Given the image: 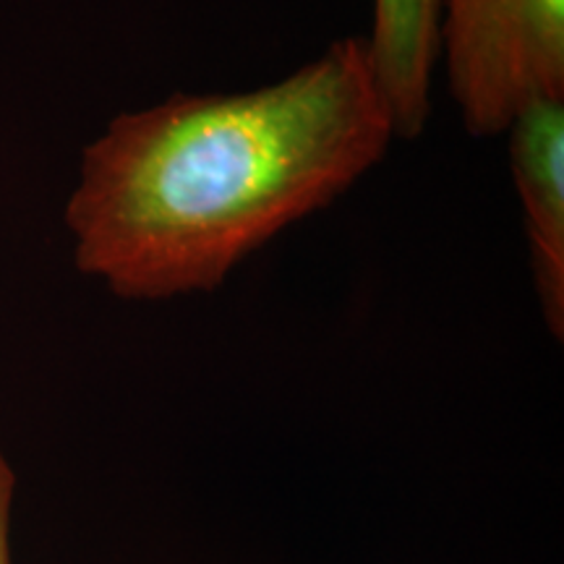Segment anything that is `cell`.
<instances>
[{
	"instance_id": "obj_1",
	"label": "cell",
	"mask_w": 564,
	"mask_h": 564,
	"mask_svg": "<svg viewBox=\"0 0 564 564\" xmlns=\"http://www.w3.org/2000/svg\"><path fill=\"white\" fill-rule=\"evenodd\" d=\"M394 139L364 37L333 42L267 87L121 112L84 150L68 196L74 262L126 301L217 291L348 194Z\"/></svg>"
},
{
	"instance_id": "obj_2",
	"label": "cell",
	"mask_w": 564,
	"mask_h": 564,
	"mask_svg": "<svg viewBox=\"0 0 564 564\" xmlns=\"http://www.w3.org/2000/svg\"><path fill=\"white\" fill-rule=\"evenodd\" d=\"M436 42L470 137H505L528 105L564 100V0H440Z\"/></svg>"
},
{
	"instance_id": "obj_3",
	"label": "cell",
	"mask_w": 564,
	"mask_h": 564,
	"mask_svg": "<svg viewBox=\"0 0 564 564\" xmlns=\"http://www.w3.org/2000/svg\"><path fill=\"white\" fill-rule=\"evenodd\" d=\"M523 207L533 285L546 324L564 329V100L528 105L505 131Z\"/></svg>"
},
{
	"instance_id": "obj_4",
	"label": "cell",
	"mask_w": 564,
	"mask_h": 564,
	"mask_svg": "<svg viewBox=\"0 0 564 564\" xmlns=\"http://www.w3.org/2000/svg\"><path fill=\"white\" fill-rule=\"evenodd\" d=\"M436 32L440 0H373L371 32L364 40L398 139H419L432 118V82L440 63Z\"/></svg>"
},
{
	"instance_id": "obj_5",
	"label": "cell",
	"mask_w": 564,
	"mask_h": 564,
	"mask_svg": "<svg viewBox=\"0 0 564 564\" xmlns=\"http://www.w3.org/2000/svg\"><path fill=\"white\" fill-rule=\"evenodd\" d=\"M13 470L0 453V564H11V505H13Z\"/></svg>"
}]
</instances>
